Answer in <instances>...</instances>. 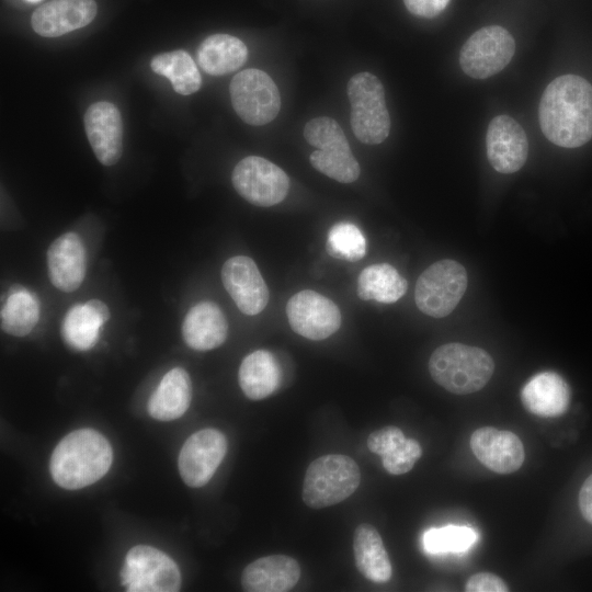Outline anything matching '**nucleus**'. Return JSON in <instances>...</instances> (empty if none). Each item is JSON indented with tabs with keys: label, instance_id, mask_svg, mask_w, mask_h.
I'll list each match as a JSON object with an SVG mask.
<instances>
[{
	"label": "nucleus",
	"instance_id": "473e14b6",
	"mask_svg": "<svg viewBox=\"0 0 592 592\" xmlns=\"http://www.w3.org/2000/svg\"><path fill=\"white\" fill-rule=\"evenodd\" d=\"M477 540V533L469 526L447 525L430 528L423 535V546L430 554H457L468 550Z\"/></svg>",
	"mask_w": 592,
	"mask_h": 592
},
{
	"label": "nucleus",
	"instance_id": "c85d7f7f",
	"mask_svg": "<svg viewBox=\"0 0 592 592\" xmlns=\"http://www.w3.org/2000/svg\"><path fill=\"white\" fill-rule=\"evenodd\" d=\"M309 161L316 170L341 183H352L361 173L346 137L322 144L311 152Z\"/></svg>",
	"mask_w": 592,
	"mask_h": 592
},
{
	"label": "nucleus",
	"instance_id": "ddd939ff",
	"mask_svg": "<svg viewBox=\"0 0 592 592\" xmlns=\"http://www.w3.org/2000/svg\"><path fill=\"white\" fill-rule=\"evenodd\" d=\"M221 281L238 309L248 316L260 314L270 294L255 262L246 255L229 258L221 267Z\"/></svg>",
	"mask_w": 592,
	"mask_h": 592
},
{
	"label": "nucleus",
	"instance_id": "1a4fd4ad",
	"mask_svg": "<svg viewBox=\"0 0 592 592\" xmlns=\"http://www.w3.org/2000/svg\"><path fill=\"white\" fill-rule=\"evenodd\" d=\"M515 53V42L508 30L499 25L476 31L463 45L459 65L475 79H486L501 71Z\"/></svg>",
	"mask_w": 592,
	"mask_h": 592
},
{
	"label": "nucleus",
	"instance_id": "aec40b11",
	"mask_svg": "<svg viewBox=\"0 0 592 592\" xmlns=\"http://www.w3.org/2000/svg\"><path fill=\"white\" fill-rule=\"evenodd\" d=\"M300 577V566L286 555H270L249 563L241 576L247 592H286Z\"/></svg>",
	"mask_w": 592,
	"mask_h": 592
},
{
	"label": "nucleus",
	"instance_id": "f03ea898",
	"mask_svg": "<svg viewBox=\"0 0 592 592\" xmlns=\"http://www.w3.org/2000/svg\"><path fill=\"white\" fill-rule=\"evenodd\" d=\"M113 452L109 441L92 429L76 430L55 447L49 469L54 481L68 490L81 489L101 479L110 469Z\"/></svg>",
	"mask_w": 592,
	"mask_h": 592
},
{
	"label": "nucleus",
	"instance_id": "cd10ccee",
	"mask_svg": "<svg viewBox=\"0 0 592 592\" xmlns=\"http://www.w3.org/2000/svg\"><path fill=\"white\" fill-rule=\"evenodd\" d=\"M408 283L388 263H376L365 267L358 275L356 293L362 300L392 304L407 292Z\"/></svg>",
	"mask_w": 592,
	"mask_h": 592
},
{
	"label": "nucleus",
	"instance_id": "bb28decb",
	"mask_svg": "<svg viewBox=\"0 0 592 592\" xmlns=\"http://www.w3.org/2000/svg\"><path fill=\"white\" fill-rule=\"evenodd\" d=\"M198 66L208 75L223 76L240 68L248 58L246 44L228 34L206 37L196 50Z\"/></svg>",
	"mask_w": 592,
	"mask_h": 592
},
{
	"label": "nucleus",
	"instance_id": "c756f323",
	"mask_svg": "<svg viewBox=\"0 0 592 592\" xmlns=\"http://www.w3.org/2000/svg\"><path fill=\"white\" fill-rule=\"evenodd\" d=\"M1 329L13 337L29 334L39 319V301L29 289L13 285L1 307Z\"/></svg>",
	"mask_w": 592,
	"mask_h": 592
},
{
	"label": "nucleus",
	"instance_id": "2f4dec72",
	"mask_svg": "<svg viewBox=\"0 0 592 592\" xmlns=\"http://www.w3.org/2000/svg\"><path fill=\"white\" fill-rule=\"evenodd\" d=\"M326 250L332 258L355 262L366 254V238L356 225L340 221L329 229Z\"/></svg>",
	"mask_w": 592,
	"mask_h": 592
},
{
	"label": "nucleus",
	"instance_id": "4be33fe9",
	"mask_svg": "<svg viewBox=\"0 0 592 592\" xmlns=\"http://www.w3.org/2000/svg\"><path fill=\"white\" fill-rule=\"evenodd\" d=\"M110 319L106 304L90 299L75 305L66 312L60 328L64 342L75 351H87L95 345L102 326Z\"/></svg>",
	"mask_w": 592,
	"mask_h": 592
},
{
	"label": "nucleus",
	"instance_id": "f257e3e1",
	"mask_svg": "<svg viewBox=\"0 0 592 592\" xmlns=\"http://www.w3.org/2000/svg\"><path fill=\"white\" fill-rule=\"evenodd\" d=\"M540 129L553 144L576 148L592 138V86L577 75L554 79L538 106Z\"/></svg>",
	"mask_w": 592,
	"mask_h": 592
},
{
	"label": "nucleus",
	"instance_id": "2eb2a0df",
	"mask_svg": "<svg viewBox=\"0 0 592 592\" xmlns=\"http://www.w3.org/2000/svg\"><path fill=\"white\" fill-rule=\"evenodd\" d=\"M470 448L483 466L501 475L519 470L525 459L520 437L493 426L477 429L470 436Z\"/></svg>",
	"mask_w": 592,
	"mask_h": 592
},
{
	"label": "nucleus",
	"instance_id": "5701e85b",
	"mask_svg": "<svg viewBox=\"0 0 592 592\" xmlns=\"http://www.w3.org/2000/svg\"><path fill=\"white\" fill-rule=\"evenodd\" d=\"M368 449L382 457L384 468L391 475L410 471L422 455V447L414 439H408L394 425L372 432L367 437Z\"/></svg>",
	"mask_w": 592,
	"mask_h": 592
},
{
	"label": "nucleus",
	"instance_id": "9d476101",
	"mask_svg": "<svg viewBox=\"0 0 592 592\" xmlns=\"http://www.w3.org/2000/svg\"><path fill=\"white\" fill-rule=\"evenodd\" d=\"M231 180L241 197L261 207L281 203L289 189L287 174L259 156H248L240 160L234 168Z\"/></svg>",
	"mask_w": 592,
	"mask_h": 592
},
{
	"label": "nucleus",
	"instance_id": "b1692460",
	"mask_svg": "<svg viewBox=\"0 0 592 592\" xmlns=\"http://www.w3.org/2000/svg\"><path fill=\"white\" fill-rule=\"evenodd\" d=\"M192 383L182 367L170 369L161 379L148 400L150 417L159 421H171L182 417L190 407Z\"/></svg>",
	"mask_w": 592,
	"mask_h": 592
},
{
	"label": "nucleus",
	"instance_id": "393cba45",
	"mask_svg": "<svg viewBox=\"0 0 592 592\" xmlns=\"http://www.w3.org/2000/svg\"><path fill=\"white\" fill-rule=\"evenodd\" d=\"M281 367L275 356L266 350H257L241 362L238 382L251 400H262L272 395L281 383Z\"/></svg>",
	"mask_w": 592,
	"mask_h": 592
},
{
	"label": "nucleus",
	"instance_id": "7ed1b4c3",
	"mask_svg": "<svg viewBox=\"0 0 592 592\" xmlns=\"http://www.w3.org/2000/svg\"><path fill=\"white\" fill-rule=\"evenodd\" d=\"M429 372L432 379L449 392L468 395L487 385L494 372V362L483 349L452 342L434 350Z\"/></svg>",
	"mask_w": 592,
	"mask_h": 592
},
{
	"label": "nucleus",
	"instance_id": "6ab92c4d",
	"mask_svg": "<svg viewBox=\"0 0 592 592\" xmlns=\"http://www.w3.org/2000/svg\"><path fill=\"white\" fill-rule=\"evenodd\" d=\"M570 387L559 374L545 371L532 376L521 389L523 407L540 418L562 415L570 405Z\"/></svg>",
	"mask_w": 592,
	"mask_h": 592
},
{
	"label": "nucleus",
	"instance_id": "4468645a",
	"mask_svg": "<svg viewBox=\"0 0 592 592\" xmlns=\"http://www.w3.org/2000/svg\"><path fill=\"white\" fill-rule=\"evenodd\" d=\"M487 156L492 168L504 174L519 171L528 153V141L522 126L508 115L496 116L486 135Z\"/></svg>",
	"mask_w": 592,
	"mask_h": 592
},
{
	"label": "nucleus",
	"instance_id": "423d86ee",
	"mask_svg": "<svg viewBox=\"0 0 592 592\" xmlns=\"http://www.w3.org/2000/svg\"><path fill=\"white\" fill-rule=\"evenodd\" d=\"M467 283V272L460 263L449 259L436 261L417 281L415 305L426 316L446 317L460 301Z\"/></svg>",
	"mask_w": 592,
	"mask_h": 592
},
{
	"label": "nucleus",
	"instance_id": "6e6552de",
	"mask_svg": "<svg viewBox=\"0 0 592 592\" xmlns=\"http://www.w3.org/2000/svg\"><path fill=\"white\" fill-rule=\"evenodd\" d=\"M231 104L247 124L262 126L272 122L281 109L278 89L272 78L260 69H244L229 86Z\"/></svg>",
	"mask_w": 592,
	"mask_h": 592
},
{
	"label": "nucleus",
	"instance_id": "a211bd4d",
	"mask_svg": "<svg viewBox=\"0 0 592 592\" xmlns=\"http://www.w3.org/2000/svg\"><path fill=\"white\" fill-rule=\"evenodd\" d=\"M94 0H52L31 18L33 30L44 37H58L88 25L96 15Z\"/></svg>",
	"mask_w": 592,
	"mask_h": 592
},
{
	"label": "nucleus",
	"instance_id": "c9c22d12",
	"mask_svg": "<svg viewBox=\"0 0 592 592\" xmlns=\"http://www.w3.org/2000/svg\"><path fill=\"white\" fill-rule=\"evenodd\" d=\"M578 503L584 520L592 524V474L580 488Z\"/></svg>",
	"mask_w": 592,
	"mask_h": 592
},
{
	"label": "nucleus",
	"instance_id": "f3484780",
	"mask_svg": "<svg viewBox=\"0 0 592 592\" xmlns=\"http://www.w3.org/2000/svg\"><path fill=\"white\" fill-rule=\"evenodd\" d=\"M47 269L50 283L61 292L71 293L82 284L87 270V253L77 234H64L50 243L47 250Z\"/></svg>",
	"mask_w": 592,
	"mask_h": 592
},
{
	"label": "nucleus",
	"instance_id": "f8f14e48",
	"mask_svg": "<svg viewBox=\"0 0 592 592\" xmlns=\"http://www.w3.org/2000/svg\"><path fill=\"white\" fill-rule=\"evenodd\" d=\"M227 453V439L217 429H203L184 442L179 454V471L192 488L206 485Z\"/></svg>",
	"mask_w": 592,
	"mask_h": 592
},
{
	"label": "nucleus",
	"instance_id": "e433bc0d",
	"mask_svg": "<svg viewBox=\"0 0 592 592\" xmlns=\"http://www.w3.org/2000/svg\"><path fill=\"white\" fill-rule=\"evenodd\" d=\"M27 2H31V3H36V2H39L41 0H25Z\"/></svg>",
	"mask_w": 592,
	"mask_h": 592
},
{
	"label": "nucleus",
	"instance_id": "a878e982",
	"mask_svg": "<svg viewBox=\"0 0 592 592\" xmlns=\"http://www.w3.org/2000/svg\"><path fill=\"white\" fill-rule=\"evenodd\" d=\"M353 551L357 570L369 581L385 583L392 576L389 556L378 531L368 523L354 532Z\"/></svg>",
	"mask_w": 592,
	"mask_h": 592
},
{
	"label": "nucleus",
	"instance_id": "412c9836",
	"mask_svg": "<svg viewBox=\"0 0 592 592\" xmlns=\"http://www.w3.org/2000/svg\"><path fill=\"white\" fill-rule=\"evenodd\" d=\"M228 333V322L221 309L213 301L194 305L185 315L182 337L195 351H210L221 345Z\"/></svg>",
	"mask_w": 592,
	"mask_h": 592
},
{
	"label": "nucleus",
	"instance_id": "9b49d317",
	"mask_svg": "<svg viewBox=\"0 0 592 592\" xmlns=\"http://www.w3.org/2000/svg\"><path fill=\"white\" fill-rule=\"evenodd\" d=\"M286 316L294 332L314 341L329 338L341 326L339 307L311 289L300 291L288 299Z\"/></svg>",
	"mask_w": 592,
	"mask_h": 592
},
{
	"label": "nucleus",
	"instance_id": "dca6fc26",
	"mask_svg": "<svg viewBox=\"0 0 592 592\" xmlns=\"http://www.w3.org/2000/svg\"><path fill=\"white\" fill-rule=\"evenodd\" d=\"M84 129L90 146L103 166L115 164L123 152V121L111 102L91 104L84 114Z\"/></svg>",
	"mask_w": 592,
	"mask_h": 592
},
{
	"label": "nucleus",
	"instance_id": "f704fd0d",
	"mask_svg": "<svg viewBox=\"0 0 592 592\" xmlns=\"http://www.w3.org/2000/svg\"><path fill=\"white\" fill-rule=\"evenodd\" d=\"M449 0H403L408 11L420 18H435L448 4Z\"/></svg>",
	"mask_w": 592,
	"mask_h": 592
},
{
	"label": "nucleus",
	"instance_id": "7c9ffc66",
	"mask_svg": "<svg viewBox=\"0 0 592 592\" xmlns=\"http://www.w3.org/2000/svg\"><path fill=\"white\" fill-rule=\"evenodd\" d=\"M150 67L157 75L163 76L181 95H190L201 88L202 77L190 54L175 49L152 57Z\"/></svg>",
	"mask_w": 592,
	"mask_h": 592
},
{
	"label": "nucleus",
	"instance_id": "20e7f679",
	"mask_svg": "<svg viewBox=\"0 0 592 592\" xmlns=\"http://www.w3.org/2000/svg\"><path fill=\"white\" fill-rule=\"evenodd\" d=\"M361 481V471L353 458L328 454L312 460L304 483L303 500L311 509L334 505L353 494Z\"/></svg>",
	"mask_w": 592,
	"mask_h": 592
},
{
	"label": "nucleus",
	"instance_id": "39448f33",
	"mask_svg": "<svg viewBox=\"0 0 592 592\" xmlns=\"http://www.w3.org/2000/svg\"><path fill=\"white\" fill-rule=\"evenodd\" d=\"M353 134L363 144L383 143L390 132V116L380 80L371 72H358L348 82Z\"/></svg>",
	"mask_w": 592,
	"mask_h": 592
},
{
	"label": "nucleus",
	"instance_id": "0eeeda50",
	"mask_svg": "<svg viewBox=\"0 0 592 592\" xmlns=\"http://www.w3.org/2000/svg\"><path fill=\"white\" fill-rule=\"evenodd\" d=\"M119 578L128 592H177L181 587L177 563L164 553L147 545L129 549Z\"/></svg>",
	"mask_w": 592,
	"mask_h": 592
},
{
	"label": "nucleus",
	"instance_id": "72a5a7b5",
	"mask_svg": "<svg viewBox=\"0 0 592 592\" xmlns=\"http://www.w3.org/2000/svg\"><path fill=\"white\" fill-rule=\"evenodd\" d=\"M467 592H506L509 591L505 582L497 574L490 572H478L471 576L466 584Z\"/></svg>",
	"mask_w": 592,
	"mask_h": 592
}]
</instances>
